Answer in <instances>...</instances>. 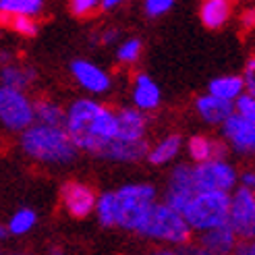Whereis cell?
Returning a JSON list of instances; mask_svg holds the SVG:
<instances>
[{
  "label": "cell",
  "instance_id": "cell-1",
  "mask_svg": "<svg viewBox=\"0 0 255 255\" xmlns=\"http://www.w3.org/2000/svg\"><path fill=\"white\" fill-rule=\"evenodd\" d=\"M67 131L77 149L104 156L119 137L117 110L98 104L94 100H77L69 108Z\"/></svg>",
  "mask_w": 255,
  "mask_h": 255
},
{
  "label": "cell",
  "instance_id": "cell-2",
  "mask_svg": "<svg viewBox=\"0 0 255 255\" xmlns=\"http://www.w3.org/2000/svg\"><path fill=\"white\" fill-rule=\"evenodd\" d=\"M21 149L33 160L46 164H62L71 162L77 156V145L67 129L60 127H46L33 125L21 135Z\"/></svg>",
  "mask_w": 255,
  "mask_h": 255
},
{
  "label": "cell",
  "instance_id": "cell-3",
  "mask_svg": "<svg viewBox=\"0 0 255 255\" xmlns=\"http://www.w3.org/2000/svg\"><path fill=\"white\" fill-rule=\"evenodd\" d=\"M191 231L193 228L189 226L185 216L172 210L168 203H154L137 233L147 239L162 241V243L185 245L191 239Z\"/></svg>",
  "mask_w": 255,
  "mask_h": 255
},
{
  "label": "cell",
  "instance_id": "cell-4",
  "mask_svg": "<svg viewBox=\"0 0 255 255\" xmlns=\"http://www.w3.org/2000/svg\"><path fill=\"white\" fill-rule=\"evenodd\" d=\"M156 203V189L151 185H125L114 191V208H117V226L125 231H139Z\"/></svg>",
  "mask_w": 255,
  "mask_h": 255
},
{
  "label": "cell",
  "instance_id": "cell-5",
  "mask_svg": "<svg viewBox=\"0 0 255 255\" xmlns=\"http://www.w3.org/2000/svg\"><path fill=\"white\" fill-rule=\"evenodd\" d=\"M231 203L233 197H228V193H197L185 212V220L195 231H214V228L228 224Z\"/></svg>",
  "mask_w": 255,
  "mask_h": 255
},
{
  "label": "cell",
  "instance_id": "cell-6",
  "mask_svg": "<svg viewBox=\"0 0 255 255\" xmlns=\"http://www.w3.org/2000/svg\"><path fill=\"white\" fill-rule=\"evenodd\" d=\"M0 119L8 131H27L33 127L35 108L23 92L10 87L0 89Z\"/></svg>",
  "mask_w": 255,
  "mask_h": 255
},
{
  "label": "cell",
  "instance_id": "cell-7",
  "mask_svg": "<svg viewBox=\"0 0 255 255\" xmlns=\"http://www.w3.org/2000/svg\"><path fill=\"white\" fill-rule=\"evenodd\" d=\"M193 181L199 193H228L237 185V172L224 160L193 166Z\"/></svg>",
  "mask_w": 255,
  "mask_h": 255
},
{
  "label": "cell",
  "instance_id": "cell-8",
  "mask_svg": "<svg viewBox=\"0 0 255 255\" xmlns=\"http://www.w3.org/2000/svg\"><path fill=\"white\" fill-rule=\"evenodd\" d=\"M228 224L233 226L239 239L253 241L255 239V193L247 187L237 189L231 203V218Z\"/></svg>",
  "mask_w": 255,
  "mask_h": 255
},
{
  "label": "cell",
  "instance_id": "cell-9",
  "mask_svg": "<svg viewBox=\"0 0 255 255\" xmlns=\"http://www.w3.org/2000/svg\"><path fill=\"white\" fill-rule=\"evenodd\" d=\"M199 193L195 181H193V168L187 166V164H178V166L170 172L168 178V195H166V203L176 210L181 216H185L191 199Z\"/></svg>",
  "mask_w": 255,
  "mask_h": 255
},
{
  "label": "cell",
  "instance_id": "cell-10",
  "mask_svg": "<svg viewBox=\"0 0 255 255\" xmlns=\"http://www.w3.org/2000/svg\"><path fill=\"white\" fill-rule=\"evenodd\" d=\"M60 199H62V206L69 212V216L73 218H87L96 208H98V199L92 187H87L83 183L77 181H69L62 185L60 189Z\"/></svg>",
  "mask_w": 255,
  "mask_h": 255
},
{
  "label": "cell",
  "instance_id": "cell-11",
  "mask_svg": "<svg viewBox=\"0 0 255 255\" xmlns=\"http://www.w3.org/2000/svg\"><path fill=\"white\" fill-rule=\"evenodd\" d=\"M117 119H119V137H117V141H123V143L145 141L147 119L139 108H119L117 110Z\"/></svg>",
  "mask_w": 255,
  "mask_h": 255
},
{
  "label": "cell",
  "instance_id": "cell-12",
  "mask_svg": "<svg viewBox=\"0 0 255 255\" xmlns=\"http://www.w3.org/2000/svg\"><path fill=\"white\" fill-rule=\"evenodd\" d=\"M224 135L231 145L241 154H255V125L245 121L241 114H233L224 125Z\"/></svg>",
  "mask_w": 255,
  "mask_h": 255
},
{
  "label": "cell",
  "instance_id": "cell-13",
  "mask_svg": "<svg viewBox=\"0 0 255 255\" xmlns=\"http://www.w3.org/2000/svg\"><path fill=\"white\" fill-rule=\"evenodd\" d=\"M195 108L199 112V117L206 123H210V125H226V121L235 114V104L233 102L220 100V98H216L212 94L197 98Z\"/></svg>",
  "mask_w": 255,
  "mask_h": 255
},
{
  "label": "cell",
  "instance_id": "cell-14",
  "mask_svg": "<svg viewBox=\"0 0 255 255\" xmlns=\"http://www.w3.org/2000/svg\"><path fill=\"white\" fill-rule=\"evenodd\" d=\"M71 71L75 75V79H77L85 89L94 92V94H102V92H106V89L110 87L108 73H104L100 67L92 65V62H87V60H75L71 65Z\"/></svg>",
  "mask_w": 255,
  "mask_h": 255
},
{
  "label": "cell",
  "instance_id": "cell-15",
  "mask_svg": "<svg viewBox=\"0 0 255 255\" xmlns=\"http://www.w3.org/2000/svg\"><path fill=\"white\" fill-rule=\"evenodd\" d=\"M237 233L233 231L231 224H224V226H218L214 231H208L203 233L201 237V247L208 249L210 253L214 255H233L235 249L239 247L237 243Z\"/></svg>",
  "mask_w": 255,
  "mask_h": 255
},
{
  "label": "cell",
  "instance_id": "cell-16",
  "mask_svg": "<svg viewBox=\"0 0 255 255\" xmlns=\"http://www.w3.org/2000/svg\"><path fill=\"white\" fill-rule=\"evenodd\" d=\"M189 154L197 164H206L212 160H224L226 156V145L222 141H214V139L195 135L189 141Z\"/></svg>",
  "mask_w": 255,
  "mask_h": 255
},
{
  "label": "cell",
  "instance_id": "cell-17",
  "mask_svg": "<svg viewBox=\"0 0 255 255\" xmlns=\"http://www.w3.org/2000/svg\"><path fill=\"white\" fill-rule=\"evenodd\" d=\"M133 100L139 110H154L160 104V89L158 85L151 81L147 75L139 73L135 77V92H133Z\"/></svg>",
  "mask_w": 255,
  "mask_h": 255
},
{
  "label": "cell",
  "instance_id": "cell-18",
  "mask_svg": "<svg viewBox=\"0 0 255 255\" xmlns=\"http://www.w3.org/2000/svg\"><path fill=\"white\" fill-rule=\"evenodd\" d=\"M33 108H35V121H37V125L67 129L69 112H65L58 104H54V102H50V100H35Z\"/></svg>",
  "mask_w": 255,
  "mask_h": 255
},
{
  "label": "cell",
  "instance_id": "cell-19",
  "mask_svg": "<svg viewBox=\"0 0 255 255\" xmlns=\"http://www.w3.org/2000/svg\"><path fill=\"white\" fill-rule=\"evenodd\" d=\"M231 17V4L226 0H208L201 4V21L208 29H218Z\"/></svg>",
  "mask_w": 255,
  "mask_h": 255
},
{
  "label": "cell",
  "instance_id": "cell-20",
  "mask_svg": "<svg viewBox=\"0 0 255 255\" xmlns=\"http://www.w3.org/2000/svg\"><path fill=\"white\" fill-rule=\"evenodd\" d=\"M245 89V81L243 77H235V75H228V77H218L210 83V94L220 98V100H226V102H233V100H239Z\"/></svg>",
  "mask_w": 255,
  "mask_h": 255
},
{
  "label": "cell",
  "instance_id": "cell-21",
  "mask_svg": "<svg viewBox=\"0 0 255 255\" xmlns=\"http://www.w3.org/2000/svg\"><path fill=\"white\" fill-rule=\"evenodd\" d=\"M35 77L33 69L29 67H21V65H4L2 69V87H10V89H25Z\"/></svg>",
  "mask_w": 255,
  "mask_h": 255
},
{
  "label": "cell",
  "instance_id": "cell-22",
  "mask_svg": "<svg viewBox=\"0 0 255 255\" xmlns=\"http://www.w3.org/2000/svg\"><path fill=\"white\" fill-rule=\"evenodd\" d=\"M178 149H181V135H168L154 149H149L147 160L151 164H166L178 154Z\"/></svg>",
  "mask_w": 255,
  "mask_h": 255
},
{
  "label": "cell",
  "instance_id": "cell-23",
  "mask_svg": "<svg viewBox=\"0 0 255 255\" xmlns=\"http://www.w3.org/2000/svg\"><path fill=\"white\" fill-rule=\"evenodd\" d=\"M40 0H2L0 2V10L2 15H23V17H31L37 15L42 10Z\"/></svg>",
  "mask_w": 255,
  "mask_h": 255
},
{
  "label": "cell",
  "instance_id": "cell-24",
  "mask_svg": "<svg viewBox=\"0 0 255 255\" xmlns=\"http://www.w3.org/2000/svg\"><path fill=\"white\" fill-rule=\"evenodd\" d=\"M2 23L12 31H17L23 37H33L37 35V23L31 17H23V15H2Z\"/></svg>",
  "mask_w": 255,
  "mask_h": 255
},
{
  "label": "cell",
  "instance_id": "cell-25",
  "mask_svg": "<svg viewBox=\"0 0 255 255\" xmlns=\"http://www.w3.org/2000/svg\"><path fill=\"white\" fill-rule=\"evenodd\" d=\"M98 218L102 226H117V208H114V193H102L98 197Z\"/></svg>",
  "mask_w": 255,
  "mask_h": 255
},
{
  "label": "cell",
  "instance_id": "cell-26",
  "mask_svg": "<svg viewBox=\"0 0 255 255\" xmlns=\"http://www.w3.org/2000/svg\"><path fill=\"white\" fill-rule=\"evenodd\" d=\"M35 224V212L29 208L19 210L8 222V233L12 235H25L27 231H31V226Z\"/></svg>",
  "mask_w": 255,
  "mask_h": 255
},
{
  "label": "cell",
  "instance_id": "cell-27",
  "mask_svg": "<svg viewBox=\"0 0 255 255\" xmlns=\"http://www.w3.org/2000/svg\"><path fill=\"white\" fill-rule=\"evenodd\" d=\"M139 54H141V40H137V37H133V40H127L119 48V52H117L121 62H135L139 58Z\"/></svg>",
  "mask_w": 255,
  "mask_h": 255
},
{
  "label": "cell",
  "instance_id": "cell-28",
  "mask_svg": "<svg viewBox=\"0 0 255 255\" xmlns=\"http://www.w3.org/2000/svg\"><path fill=\"white\" fill-rule=\"evenodd\" d=\"M235 108H237V114H241V117H243L245 121H249V123L255 125V98H253V96H249V94L241 96V98L237 100Z\"/></svg>",
  "mask_w": 255,
  "mask_h": 255
},
{
  "label": "cell",
  "instance_id": "cell-29",
  "mask_svg": "<svg viewBox=\"0 0 255 255\" xmlns=\"http://www.w3.org/2000/svg\"><path fill=\"white\" fill-rule=\"evenodd\" d=\"M69 8L77 19H87L89 15H94L96 12L98 2L96 0H73V2L69 4Z\"/></svg>",
  "mask_w": 255,
  "mask_h": 255
},
{
  "label": "cell",
  "instance_id": "cell-30",
  "mask_svg": "<svg viewBox=\"0 0 255 255\" xmlns=\"http://www.w3.org/2000/svg\"><path fill=\"white\" fill-rule=\"evenodd\" d=\"M172 0H147L145 2V12L149 17H160L164 12H168L172 8Z\"/></svg>",
  "mask_w": 255,
  "mask_h": 255
},
{
  "label": "cell",
  "instance_id": "cell-31",
  "mask_svg": "<svg viewBox=\"0 0 255 255\" xmlns=\"http://www.w3.org/2000/svg\"><path fill=\"white\" fill-rule=\"evenodd\" d=\"M243 81H245V89H247V94L255 98V56H251V58L247 60Z\"/></svg>",
  "mask_w": 255,
  "mask_h": 255
},
{
  "label": "cell",
  "instance_id": "cell-32",
  "mask_svg": "<svg viewBox=\"0 0 255 255\" xmlns=\"http://www.w3.org/2000/svg\"><path fill=\"white\" fill-rule=\"evenodd\" d=\"M233 255H255V239L253 241H241Z\"/></svg>",
  "mask_w": 255,
  "mask_h": 255
},
{
  "label": "cell",
  "instance_id": "cell-33",
  "mask_svg": "<svg viewBox=\"0 0 255 255\" xmlns=\"http://www.w3.org/2000/svg\"><path fill=\"white\" fill-rule=\"evenodd\" d=\"M241 23H243L247 29L255 27V8H247L243 15H241Z\"/></svg>",
  "mask_w": 255,
  "mask_h": 255
},
{
  "label": "cell",
  "instance_id": "cell-34",
  "mask_svg": "<svg viewBox=\"0 0 255 255\" xmlns=\"http://www.w3.org/2000/svg\"><path fill=\"white\" fill-rule=\"evenodd\" d=\"M119 37V29H104L100 33V42L102 44H110V42H114Z\"/></svg>",
  "mask_w": 255,
  "mask_h": 255
},
{
  "label": "cell",
  "instance_id": "cell-35",
  "mask_svg": "<svg viewBox=\"0 0 255 255\" xmlns=\"http://www.w3.org/2000/svg\"><path fill=\"white\" fill-rule=\"evenodd\" d=\"M149 255H187V253L181 249H172V247H160L156 251H151Z\"/></svg>",
  "mask_w": 255,
  "mask_h": 255
},
{
  "label": "cell",
  "instance_id": "cell-36",
  "mask_svg": "<svg viewBox=\"0 0 255 255\" xmlns=\"http://www.w3.org/2000/svg\"><path fill=\"white\" fill-rule=\"evenodd\" d=\"M243 187L251 189L253 193H255V172H245L243 174Z\"/></svg>",
  "mask_w": 255,
  "mask_h": 255
},
{
  "label": "cell",
  "instance_id": "cell-37",
  "mask_svg": "<svg viewBox=\"0 0 255 255\" xmlns=\"http://www.w3.org/2000/svg\"><path fill=\"white\" fill-rule=\"evenodd\" d=\"M185 253H187V255H214V253H210L208 249H203L201 245H199V247H191V249H187Z\"/></svg>",
  "mask_w": 255,
  "mask_h": 255
},
{
  "label": "cell",
  "instance_id": "cell-38",
  "mask_svg": "<svg viewBox=\"0 0 255 255\" xmlns=\"http://www.w3.org/2000/svg\"><path fill=\"white\" fill-rule=\"evenodd\" d=\"M114 6H119L117 0H104V2L100 4V8H102V10H112Z\"/></svg>",
  "mask_w": 255,
  "mask_h": 255
},
{
  "label": "cell",
  "instance_id": "cell-39",
  "mask_svg": "<svg viewBox=\"0 0 255 255\" xmlns=\"http://www.w3.org/2000/svg\"><path fill=\"white\" fill-rule=\"evenodd\" d=\"M50 255H65V253H62V249H58V247H52L50 249Z\"/></svg>",
  "mask_w": 255,
  "mask_h": 255
},
{
  "label": "cell",
  "instance_id": "cell-40",
  "mask_svg": "<svg viewBox=\"0 0 255 255\" xmlns=\"http://www.w3.org/2000/svg\"><path fill=\"white\" fill-rule=\"evenodd\" d=\"M8 255H29V253H8Z\"/></svg>",
  "mask_w": 255,
  "mask_h": 255
}]
</instances>
